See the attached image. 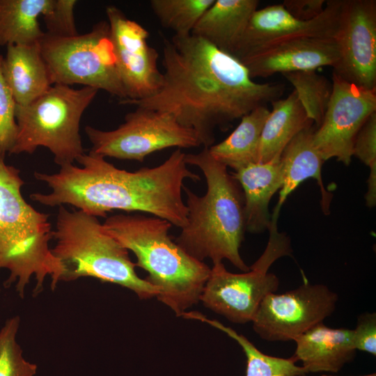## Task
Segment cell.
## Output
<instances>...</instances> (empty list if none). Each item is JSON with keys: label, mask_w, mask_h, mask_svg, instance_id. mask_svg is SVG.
<instances>
[{"label": "cell", "mask_w": 376, "mask_h": 376, "mask_svg": "<svg viewBox=\"0 0 376 376\" xmlns=\"http://www.w3.org/2000/svg\"><path fill=\"white\" fill-rule=\"evenodd\" d=\"M163 82L155 95L121 104L168 112L210 148L214 130L241 118L283 95L278 83H257L243 63L205 40L190 34L163 38Z\"/></svg>", "instance_id": "1"}, {"label": "cell", "mask_w": 376, "mask_h": 376, "mask_svg": "<svg viewBox=\"0 0 376 376\" xmlns=\"http://www.w3.org/2000/svg\"><path fill=\"white\" fill-rule=\"evenodd\" d=\"M185 154L177 148L162 164L131 172L89 152L77 159L81 166H63L53 174L35 172L51 191L30 198L50 207L70 205L96 217L107 218L113 210L144 212L182 228L187 224L184 181L201 180L187 168Z\"/></svg>", "instance_id": "2"}, {"label": "cell", "mask_w": 376, "mask_h": 376, "mask_svg": "<svg viewBox=\"0 0 376 376\" xmlns=\"http://www.w3.org/2000/svg\"><path fill=\"white\" fill-rule=\"evenodd\" d=\"M185 162L203 173L207 191L198 196L186 186L187 224L174 238L188 254L213 264L229 260L244 272L249 270L240 253L246 231L244 200L240 185L227 167L214 159L208 148L185 154Z\"/></svg>", "instance_id": "3"}, {"label": "cell", "mask_w": 376, "mask_h": 376, "mask_svg": "<svg viewBox=\"0 0 376 376\" xmlns=\"http://www.w3.org/2000/svg\"><path fill=\"white\" fill-rule=\"evenodd\" d=\"M106 231L136 258V267L148 273L159 301L180 317L198 303L210 267L188 254L169 234L168 221L141 214H116L102 224Z\"/></svg>", "instance_id": "4"}, {"label": "cell", "mask_w": 376, "mask_h": 376, "mask_svg": "<svg viewBox=\"0 0 376 376\" xmlns=\"http://www.w3.org/2000/svg\"><path fill=\"white\" fill-rule=\"evenodd\" d=\"M4 156L0 154V269L9 270L4 285L8 288L16 283L15 290L21 298L34 277L36 296L42 291L47 276L54 290L61 281L63 269L49 246L53 240L49 215L25 201L21 191L24 181L19 170L6 164Z\"/></svg>", "instance_id": "5"}, {"label": "cell", "mask_w": 376, "mask_h": 376, "mask_svg": "<svg viewBox=\"0 0 376 376\" xmlns=\"http://www.w3.org/2000/svg\"><path fill=\"white\" fill-rule=\"evenodd\" d=\"M58 207L52 252L63 267L61 281L91 277L129 289L141 299L159 295L156 286L138 276L128 251L106 231L97 217Z\"/></svg>", "instance_id": "6"}, {"label": "cell", "mask_w": 376, "mask_h": 376, "mask_svg": "<svg viewBox=\"0 0 376 376\" xmlns=\"http://www.w3.org/2000/svg\"><path fill=\"white\" fill-rule=\"evenodd\" d=\"M97 91L88 86L75 89L54 84L30 104H17L18 132L9 154H33L42 146L49 150L60 167L74 164L85 154L80 121Z\"/></svg>", "instance_id": "7"}, {"label": "cell", "mask_w": 376, "mask_h": 376, "mask_svg": "<svg viewBox=\"0 0 376 376\" xmlns=\"http://www.w3.org/2000/svg\"><path fill=\"white\" fill-rule=\"evenodd\" d=\"M39 46L53 84H81L104 90L119 102L127 99L107 21L72 37L45 33Z\"/></svg>", "instance_id": "8"}, {"label": "cell", "mask_w": 376, "mask_h": 376, "mask_svg": "<svg viewBox=\"0 0 376 376\" xmlns=\"http://www.w3.org/2000/svg\"><path fill=\"white\" fill-rule=\"evenodd\" d=\"M268 229L267 247L249 271L235 274L222 262L213 264L200 297L204 306L233 323L252 322L263 299L279 286V278L268 272L270 266L292 251L289 239L277 231L276 220H271Z\"/></svg>", "instance_id": "9"}, {"label": "cell", "mask_w": 376, "mask_h": 376, "mask_svg": "<svg viewBox=\"0 0 376 376\" xmlns=\"http://www.w3.org/2000/svg\"><path fill=\"white\" fill-rule=\"evenodd\" d=\"M85 132L92 144L90 152L118 159L143 162L163 149L201 146L195 131L180 124L172 114L140 107L128 113L115 130L87 125Z\"/></svg>", "instance_id": "10"}, {"label": "cell", "mask_w": 376, "mask_h": 376, "mask_svg": "<svg viewBox=\"0 0 376 376\" xmlns=\"http://www.w3.org/2000/svg\"><path fill=\"white\" fill-rule=\"evenodd\" d=\"M338 299L325 285L308 281L282 294L269 293L258 308L253 329L267 341L295 340L330 316Z\"/></svg>", "instance_id": "11"}, {"label": "cell", "mask_w": 376, "mask_h": 376, "mask_svg": "<svg viewBox=\"0 0 376 376\" xmlns=\"http://www.w3.org/2000/svg\"><path fill=\"white\" fill-rule=\"evenodd\" d=\"M332 94L321 125L313 133V144L324 161L336 158L348 166L357 133L376 111V89L350 83L332 74Z\"/></svg>", "instance_id": "12"}, {"label": "cell", "mask_w": 376, "mask_h": 376, "mask_svg": "<svg viewBox=\"0 0 376 376\" xmlns=\"http://www.w3.org/2000/svg\"><path fill=\"white\" fill-rule=\"evenodd\" d=\"M334 39L339 59L333 72L350 83L376 89V1L342 0Z\"/></svg>", "instance_id": "13"}, {"label": "cell", "mask_w": 376, "mask_h": 376, "mask_svg": "<svg viewBox=\"0 0 376 376\" xmlns=\"http://www.w3.org/2000/svg\"><path fill=\"white\" fill-rule=\"evenodd\" d=\"M106 14L126 100L155 95L162 85L163 75L157 66L158 52L148 42V31L116 6H107Z\"/></svg>", "instance_id": "14"}, {"label": "cell", "mask_w": 376, "mask_h": 376, "mask_svg": "<svg viewBox=\"0 0 376 376\" xmlns=\"http://www.w3.org/2000/svg\"><path fill=\"white\" fill-rule=\"evenodd\" d=\"M342 0L326 1L320 15L307 22L292 17L282 4L257 9L233 54L238 60L281 42L306 37L334 38Z\"/></svg>", "instance_id": "15"}, {"label": "cell", "mask_w": 376, "mask_h": 376, "mask_svg": "<svg viewBox=\"0 0 376 376\" xmlns=\"http://www.w3.org/2000/svg\"><path fill=\"white\" fill-rule=\"evenodd\" d=\"M339 52L332 38L306 37L285 41L240 61L252 79L276 73L316 70L323 66L334 68Z\"/></svg>", "instance_id": "16"}, {"label": "cell", "mask_w": 376, "mask_h": 376, "mask_svg": "<svg viewBox=\"0 0 376 376\" xmlns=\"http://www.w3.org/2000/svg\"><path fill=\"white\" fill-rule=\"evenodd\" d=\"M293 355L309 373H337L352 361L356 354L352 329H333L320 322L298 336L295 340Z\"/></svg>", "instance_id": "17"}, {"label": "cell", "mask_w": 376, "mask_h": 376, "mask_svg": "<svg viewBox=\"0 0 376 376\" xmlns=\"http://www.w3.org/2000/svg\"><path fill=\"white\" fill-rule=\"evenodd\" d=\"M280 157L249 164L233 174L243 192L246 230L249 233H263L270 226L269 201L283 182Z\"/></svg>", "instance_id": "18"}, {"label": "cell", "mask_w": 376, "mask_h": 376, "mask_svg": "<svg viewBox=\"0 0 376 376\" xmlns=\"http://www.w3.org/2000/svg\"><path fill=\"white\" fill-rule=\"evenodd\" d=\"M315 128L314 124H311L301 130L289 142L281 155L283 182L274 212L276 214H279L288 196L308 178L316 180L321 192L322 210L326 214L329 213L332 194L325 189L323 184L321 170L324 161L313 144Z\"/></svg>", "instance_id": "19"}, {"label": "cell", "mask_w": 376, "mask_h": 376, "mask_svg": "<svg viewBox=\"0 0 376 376\" xmlns=\"http://www.w3.org/2000/svg\"><path fill=\"white\" fill-rule=\"evenodd\" d=\"M1 70L18 105H27L53 86L39 43L8 45Z\"/></svg>", "instance_id": "20"}, {"label": "cell", "mask_w": 376, "mask_h": 376, "mask_svg": "<svg viewBox=\"0 0 376 376\" xmlns=\"http://www.w3.org/2000/svg\"><path fill=\"white\" fill-rule=\"evenodd\" d=\"M258 4V0H214L191 34L233 56Z\"/></svg>", "instance_id": "21"}, {"label": "cell", "mask_w": 376, "mask_h": 376, "mask_svg": "<svg viewBox=\"0 0 376 376\" xmlns=\"http://www.w3.org/2000/svg\"><path fill=\"white\" fill-rule=\"evenodd\" d=\"M272 111L265 122L259 143L258 163L271 161L281 155L289 142L311 124L293 90L285 99L271 102Z\"/></svg>", "instance_id": "22"}, {"label": "cell", "mask_w": 376, "mask_h": 376, "mask_svg": "<svg viewBox=\"0 0 376 376\" xmlns=\"http://www.w3.org/2000/svg\"><path fill=\"white\" fill-rule=\"evenodd\" d=\"M269 111L266 106H260L242 116L226 139L208 148L211 156L235 171L258 163L260 136Z\"/></svg>", "instance_id": "23"}, {"label": "cell", "mask_w": 376, "mask_h": 376, "mask_svg": "<svg viewBox=\"0 0 376 376\" xmlns=\"http://www.w3.org/2000/svg\"><path fill=\"white\" fill-rule=\"evenodd\" d=\"M52 0H0V45L38 44L45 32L38 17Z\"/></svg>", "instance_id": "24"}, {"label": "cell", "mask_w": 376, "mask_h": 376, "mask_svg": "<svg viewBox=\"0 0 376 376\" xmlns=\"http://www.w3.org/2000/svg\"><path fill=\"white\" fill-rule=\"evenodd\" d=\"M182 317L201 321L224 331L242 348L247 359L246 376H306L308 373L301 366L295 364L292 356L288 359L267 355L260 352L245 336L216 320H210L196 311L185 312Z\"/></svg>", "instance_id": "25"}, {"label": "cell", "mask_w": 376, "mask_h": 376, "mask_svg": "<svg viewBox=\"0 0 376 376\" xmlns=\"http://www.w3.org/2000/svg\"><path fill=\"white\" fill-rule=\"evenodd\" d=\"M294 86L308 118L318 128L322 123L332 94V82L316 70L282 74Z\"/></svg>", "instance_id": "26"}, {"label": "cell", "mask_w": 376, "mask_h": 376, "mask_svg": "<svg viewBox=\"0 0 376 376\" xmlns=\"http://www.w3.org/2000/svg\"><path fill=\"white\" fill-rule=\"evenodd\" d=\"M214 0H151L150 8L164 28L174 36L190 35L205 10Z\"/></svg>", "instance_id": "27"}, {"label": "cell", "mask_w": 376, "mask_h": 376, "mask_svg": "<svg viewBox=\"0 0 376 376\" xmlns=\"http://www.w3.org/2000/svg\"><path fill=\"white\" fill-rule=\"evenodd\" d=\"M19 326L20 317L15 315L0 329V376H35L37 373V365L25 359L17 341Z\"/></svg>", "instance_id": "28"}, {"label": "cell", "mask_w": 376, "mask_h": 376, "mask_svg": "<svg viewBox=\"0 0 376 376\" xmlns=\"http://www.w3.org/2000/svg\"><path fill=\"white\" fill-rule=\"evenodd\" d=\"M352 155L370 168L365 198L366 205L373 207L376 204V111L368 118L357 133Z\"/></svg>", "instance_id": "29"}, {"label": "cell", "mask_w": 376, "mask_h": 376, "mask_svg": "<svg viewBox=\"0 0 376 376\" xmlns=\"http://www.w3.org/2000/svg\"><path fill=\"white\" fill-rule=\"evenodd\" d=\"M3 56L0 54V154L10 152L17 136L15 117L17 103L1 70Z\"/></svg>", "instance_id": "30"}, {"label": "cell", "mask_w": 376, "mask_h": 376, "mask_svg": "<svg viewBox=\"0 0 376 376\" xmlns=\"http://www.w3.org/2000/svg\"><path fill=\"white\" fill-rule=\"evenodd\" d=\"M75 0H52L49 9L42 15L47 33L59 37L78 35L74 16Z\"/></svg>", "instance_id": "31"}, {"label": "cell", "mask_w": 376, "mask_h": 376, "mask_svg": "<svg viewBox=\"0 0 376 376\" xmlns=\"http://www.w3.org/2000/svg\"><path fill=\"white\" fill-rule=\"evenodd\" d=\"M353 331L354 348L376 355V314L364 313L358 317Z\"/></svg>", "instance_id": "32"}, {"label": "cell", "mask_w": 376, "mask_h": 376, "mask_svg": "<svg viewBox=\"0 0 376 376\" xmlns=\"http://www.w3.org/2000/svg\"><path fill=\"white\" fill-rule=\"evenodd\" d=\"M325 3L324 0H284L281 4L292 17L307 22L320 15Z\"/></svg>", "instance_id": "33"}, {"label": "cell", "mask_w": 376, "mask_h": 376, "mask_svg": "<svg viewBox=\"0 0 376 376\" xmlns=\"http://www.w3.org/2000/svg\"><path fill=\"white\" fill-rule=\"evenodd\" d=\"M322 376H336V375H323ZM361 376H376V374L375 373H371V374H369V375H361Z\"/></svg>", "instance_id": "34"}, {"label": "cell", "mask_w": 376, "mask_h": 376, "mask_svg": "<svg viewBox=\"0 0 376 376\" xmlns=\"http://www.w3.org/2000/svg\"><path fill=\"white\" fill-rule=\"evenodd\" d=\"M0 292H1V288H0Z\"/></svg>", "instance_id": "35"}]
</instances>
